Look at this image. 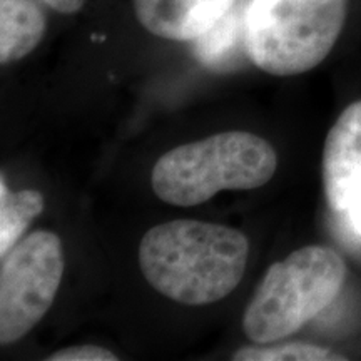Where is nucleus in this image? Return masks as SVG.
I'll return each mask as SVG.
<instances>
[{
	"label": "nucleus",
	"mask_w": 361,
	"mask_h": 361,
	"mask_svg": "<svg viewBox=\"0 0 361 361\" xmlns=\"http://www.w3.org/2000/svg\"><path fill=\"white\" fill-rule=\"evenodd\" d=\"M250 256L246 234L197 219L157 224L139 245V266L157 293L180 305L221 301L241 283Z\"/></svg>",
	"instance_id": "nucleus-1"
},
{
	"label": "nucleus",
	"mask_w": 361,
	"mask_h": 361,
	"mask_svg": "<svg viewBox=\"0 0 361 361\" xmlns=\"http://www.w3.org/2000/svg\"><path fill=\"white\" fill-rule=\"evenodd\" d=\"M278 168L274 147L259 135L228 130L162 154L152 168V191L173 206H200L219 191L268 184Z\"/></svg>",
	"instance_id": "nucleus-2"
},
{
	"label": "nucleus",
	"mask_w": 361,
	"mask_h": 361,
	"mask_svg": "<svg viewBox=\"0 0 361 361\" xmlns=\"http://www.w3.org/2000/svg\"><path fill=\"white\" fill-rule=\"evenodd\" d=\"M346 278L333 247L311 245L271 264L243 318L246 336L258 345L288 338L328 308Z\"/></svg>",
	"instance_id": "nucleus-3"
},
{
	"label": "nucleus",
	"mask_w": 361,
	"mask_h": 361,
	"mask_svg": "<svg viewBox=\"0 0 361 361\" xmlns=\"http://www.w3.org/2000/svg\"><path fill=\"white\" fill-rule=\"evenodd\" d=\"M348 0H251L246 54L278 78L305 74L329 56L345 25Z\"/></svg>",
	"instance_id": "nucleus-4"
},
{
	"label": "nucleus",
	"mask_w": 361,
	"mask_h": 361,
	"mask_svg": "<svg viewBox=\"0 0 361 361\" xmlns=\"http://www.w3.org/2000/svg\"><path fill=\"white\" fill-rule=\"evenodd\" d=\"M64 273L62 243L52 231L22 238L0 264V343L19 341L51 308Z\"/></svg>",
	"instance_id": "nucleus-5"
},
{
	"label": "nucleus",
	"mask_w": 361,
	"mask_h": 361,
	"mask_svg": "<svg viewBox=\"0 0 361 361\" xmlns=\"http://www.w3.org/2000/svg\"><path fill=\"white\" fill-rule=\"evenodd\" d=\"M323 186L328 204L345 213L361 200V101L338 116L324 141Z\"/></svg>",
	"instance_id": "nucleus-6"
},
{
	"label": "nucleus",
	"mask_w": 361,
	"mask_h": 361,
	"mask_svg": "<svg viewBox=\"0 0 361 361\" xmlns=\"http://www.w3.org/2000/svg\"><path fill=\"white\" fill-rule=\"evenodd\" d=\"M236 0H134V11L144 29L157 37L194 42Z\"/></svg>",
	"instance_id": "nucleus-7"
},
{
	"label": "nucleus",
	"mask_w": 361,
	"mask_h": 361,
	"mask_svg": "<svg viewBox=\"0 0 361 361\" xmlns=\"http://www.w3.org/2000/svg\"><path fill=\"white\" fill-rule=\"evenodd\" d=\"M45 16L32 0H0V62L29 56L45 34Z\"/></svg>",
	"instance_id": "nucleus-8"
},
{
	"label": "nucleus",
	"mask_w": 361,
	"mask_h": 361,
	"mask_svg": "<svg viewBox=\"0 0 361 361\" xmlns=\"http://www.w3.org/2000/svg\"><path fill=\"white\" fill-rule=\"evenodd\" d=\"M251 0H236L216 24L194 40L196 57L211 69L233 67L241 44L246 47V12Z\"/></svg>",
	"instance_id": "nucleus-9"
},
{
	"label": "nucleus",
	"mask_w": 361,
	"mask_h": 361,
	"mask_svg": "<svg viewBox=\"0 0 361 361\" xmlns=\"http://www.w3.org/2000/svg\"><path fill=\"white\" fill-rule=\"evenodd\" d=\"M44 211V196L34 189L12 192L6 176L0 179V255H7Z\"/></svg>",
	"instance_id": "nucleus-10"
},
{
	"label": "nucleus",
	"mask_w": 361,
	"mask_h": 361,
	"mask_svg": "<svg viewBox=\"0 0 361 361\" xmlns=\"http://www.w3.org/2000/svg\"><path fill=\"white\" fill-rule=\"evenodd\" d=\"M236 361H341L343 355L310 343H283L274 346H245L234 351Z\"/></svg>",
	"instance_id": "nucleus-11"
},
{
	"label": "nucleus",
	"mask_w": 361,
	"mask_h": 361,
	"mask_svg": "<svg viewBox=\"0 0 361 361\" xmlns=\"http://www.w3.org/2000/svg\"><path fill=\"white\" fill-rule=\"evenodd\" d=\"M49 361H117L112 351L96 345H79L59 350L47 358Z\"/></svg>",
	"instance_id": "nucleus-12"
},
{
	"label": "nucleus",
	"mask_w": 361,
	"mask_h": 361,
	"mask_svg": "<svg viewBox=\"0 0 361 361\" xmlns=\"http://www.w3.org/2000/svg\"><path fill=\"white\" fill-rule=\"evenodd\" d=\"M49 7L62 13H74L82 8L85 0H44Z\"/></svg>",
	"instance_id": "nucleus-13"
},
{
	"label": "nucleus",
	"mask_w": 361,
	"mask_h": 361,
	"mask_svg": "<svg viewBox=\"0 0 361 361\" xmlns=\"http://www.w3.org/2000/svg\"><path fill=\"white\" fill-rule=\"evenodd\" d=\"M346 218H348V223L351 226V229H353L355 234H358L361 238V200L356 201L353 206L350 207V209H346L345 213Z\"/></svg>",
	"instance_id": "nucleus-14"
}]
</instances>
